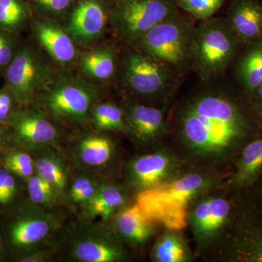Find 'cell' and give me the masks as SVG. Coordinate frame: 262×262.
Masks as SVG:
<instances>
[{
    "label": "cell",
    "mask_w": 262,
    "mask_h": 262,
    "mask_svg": "<svg viewBox=\"0 0 262 262\" xmlns=\"http://www.w3.org/2000/svg\"><path fill=\"white\" fill-rule=\"evenodd\" d=\"M178 125L184 146L204 160L236 161L244 146L258 135L247 112L220 93H205L188 101L181 108Z\"/></svg>",
    "instance_id": "1"
},
{
    "label": "cell",
    "mask_w": 262,
    "mask_h": 262,
    "mask_svg": "<svg viewBox=\"0 0 262 262\" xmlns=\"http://www.w3.org/2000/svg\"><path fill=\"white\" fill-rule=\"evenodd\" d=\"M208 184V179L201 173L185 174L138 192L136 203L152 225L177 232L187 227L189 204Z\"/></svg>",
    "instance_id": "2"
},
{
    "label": "cell",
    "mask_w": 262,
    "mask_h": 262,
    "mask_svg": "<svg viewBox=\"0 0 262 262\" xmlns=\"http://www.w3.org/2000/svg\"><path fill=\"white\" fill-rule=\"evenodd\" d=\"M61 227L56 213L34 204L28 198L0 214V232L10 259L50 245Z\"/></svg>",
    "instance_id": "3"
},
{
    "label": "cell",
    "mask_w": 262,
    "mask_h": 262,
    "mask_svg": "<svg viewBox=\"0 0 262 262\" xmlns=\"http://www.w3.org/2000/svg\"><path fill=\"white\" fill-rule=\"evenodd\" d=\"M97 93L93 86L67 72L55 76L38 96L37 106L58 125L82 127L91 122Z\"/></svg>",
    "instance_id": "4"
},
{
    "label": "cell",
    "mask_w": 262,
    "mask_h": 262,
    "mask_svg": "<svg viewBox=\"0 0 262 262\" xmlns=\"http://www.w3.org/2000/svg\"><path fill=\"white\" fill-rule=\"evenodd\" d=\"M121 242L111 227L86 219L65 234L61 248L72 261L119 262L127 259Z\"/></svg>",
    "instance_id": "5"
},
{
    "label": "cell",
    "mask_w": 262,
    "mask_h": 262,
    "mask_svg": "<svg viewBox=\"0 0 262 262\" xmlns=\"http://www.w3.org/2000/svg\"><path fill=\"white\" fill-rule=\"evenodd\" d=\"M5 87L18 106L32 104L51 85L55 78L46 57L32 45L19 46L4 73Z\"/></svg>",
    "instance_id": "6"
},
{
    "label": "cell",
    "mask_w": 262,
    "mask_h": 262,
    "mask_svg": "<svg viewBox=\"0 0 262 262\" xmlns=\"http://www.w3.org/2000/svg\"><path fill=\"white\" fill-rule=\"evenodd\" d=\"M237 191L232 229L234 256L241 261L262 262V175Z\"/></svg>",
    "instance_id": "7"
},
{
    "label": "cell",
    "mask_w": 262,
    "mask_h": 262,
    "mask_svg": "<svg viewBox=\"0 0 262 262\" xmlns=\"http://www.w3.org/2000/svg\"><path fill=\"white\" fill-rule=\"evenodd\" d=\"M178 14L139 38L146 55L164 67H179L192 58L194 32Z\"/></svg>",
    "instance_id": "8"
},
{
    "label": "cell",
    "mask_w": 262,
    "mask_h": 262,
    "mask_svg": "<svg viewBox=\"0 0 262 262\" xmlns=\"http://www.w3.org/2000/svg\"><path fill=\"white\" fill-rule=\"evenodd\" d=\"M178 14L176 0H125L114 3L110 17L122 39L136 40L155 26Z\"/></svg>",
    "instance_id": "9"
},
{
    "label": "cell",
    "mask_w": 262,
    "mask_h": 262,
    "mask_svg": "<svg viewBox=\"0 0 262 262\" xmlns=\"http://www.w3.org/2000/svg\"><path fill=\"white\" fill-rule=\"evenodd\" d=\"M7 126L10 146H18L34 153L50 147H58L61 130L47 114L37 105L18 106L13 110Z\"/></svg>",
    "instance_id": "10"
},
{
    "label": "cell",
    "mask_w": 262,
    "mask_h": 262,
    "mask_svg": "<svg viewBox=\"0 0 262 262\" xmlns=\"http://www.w3.org/2000/svg\"><path fill=\"white\" fill-rule=\"evenodd\" d=\"M235 51L232 29L222 20H208L194 32L192 58L204 77L223 72Z\"/></svg>",
    "instance_id": "11"
},
{
    "label": "cell",
    "mask_w": 262,
    "mask_h": 262,
    "mask_svg": "<svg viewBox=\"0 0 262 262\" xmlns=\"http://www.w3.org/2000/svg\"><path fill=\"white\" fill-rule=\"evenodd\" d=\"M110 12L106 0H75L66 31L74 42L89 45L102 34Z\"/></svg>",
    "instance_id": "12"
},
{
    "label": "cell",
    "mask_w": 262,
    "mask_h": 262,
    "mask_svg": "<svg viewBox=\"0 0 262 262\" xmlns=\"http://www.w3.org/2000/svg\"><path fill=\"white\" fill-rule=\"evenodd\" d=\"M116 154V144L111 137L103 134H89L74 141L67 158L76 169L101 175L113 163Z\"/></svg>",
    "instance_id": "13"
},
{
    "label": "cell",
    "mask_w": 262,
    "mask_h": 262,
    "mask_svg": "<svg viewBox=\"0 0 262 262\" xmlns=\"http://www.w3.org/2000/svg\"><path fill=\"white\" fill-rule=\"evenodd\" d=\"M175 170V160L158 151L131 160L127 165L126 179L129 185L139 192L171 180Z\"/></svg>",
    "instance_id": "14"
},
{
    "label": "cell",
    "mask_w": 262,
    "mask_h": 262,
    "mask_svg": "<svg viewBox=\"0 0 262 262\" xmlns=\"http://www.w3.org/2000/svg\"><path fill=\"white\" fill-rule=\"evenodd\" d=\"M165 67L149 56L134 53L127 58L125 79L136 94L151 96L163 92L168 84Z\"/></svg>",
    "instance_id": "15"
},
{
    "label": "cell",
    "mask_w": 262,
    "mask_h": 262,
    "mask_svg": "<svg viewBox=\"0 0 262 262\" xmlns=\"http://www.w3.org/2000/svg\"><path fill=\"white\" fill-rule=\"evenodd\" d=\"M234 206L220 196L202 200L193 207L188 215V222L199 241H207L225 227L234 218Z\"/></svg>",
    "instance_id": "16"
},
{
    "label": "cell",
    "mask_w": 262,
    "mask_h": 262,
    "mask_svg": "<svg viewBox=\"0 0 262 262\" xmlns=\"http://www.w3.org/2000/svg\"><path fill=\"white\" fill-rule=\"evenodd\" d=\"M122 110L127 131L138 144H151L163 135L165 121L163 110L138 103L127 104Z\"/></svg>",
    "instance_id": "17"
},
{
    "label": "cell",
    "mask_w": 262,
    "mask_h": 262,
    "mask_svg": "<svg viewBox=\"0 0 262 262\" xmlns=\"http://www.w3.org/2000/svg\"><path fill=\"white\" fill-rule=\"evenodd\" d=\"M34 37L41 47L57 63L67 64L73 61L77 51L73 39L53 19H37L32 21Z\"/></svg>",
    "instance_id": "18"
},
{
    "label": "cell",
    "mask_w": 262,
    "mask_h": 262,
    "mask_svg": "<svg viewBox=\"0 0 262 262\" xmlns=\"http://www.w3.org/2000/svg\"><path fill=\"white\" fill-rule=\"evenodd\" d=\"M35 163L36 173L56 188L65 201L72 170L70 161L58 147H50L32 153Z\"/></svg>",
    "instance_id": "19"
},
{
    "label": "cell",
    "mask_w": 262,
    "mask_h": 262,
    "mask_svg": "<svg viewBox=\"0 0 262 262\" xmlns=\"http://www.w3.org/2000/svg\"><path fill=\"white\" fill-rule=\"evenodd\" d=\"M110 220H111L110 227L117 235L132 246L145 244L154 230V225L146 220L136 203L133 206L120 210Z\"/></svg>",
    "instance_id": "20"
},
{
    "label": "cell",
    "mask_w": 262,
    "mask_h": 262,
    "mask_svg": "<svg viewBox=\"0 0 262 262\" xmlns=\"http://www.w3.org/2000/svg\"><path fill=\"white\" fill-rule=\"evenodd\" d=\"M229 22L237 37L244 41L253 40L262 31V6L256 0H232Z\"/></svg>",
    "instance_id": "21"
},
{
    "label": "cell",
    "mask_w": 262,
    "mask_h": 262,
    "mask_svg": "<svg viewBox=\"0 0 262 262\" xmlns=\"http://www.w3.org/2000/svg\"><path fill=\"white\" fill-rule=\"evenodd\" d=\"M262 175V134L248 142L236 160L232 184L237 190L251 185Z\"/></svg>",
    "instance_id": "22"
},
{
    "label": "cell",
    "mask_w": 262,
    "mask_h": 262,
    "mask_svg": "<svg viewBox=\"0 0 262 262\" xmlns=\"http://www.w3.org/2000/svg\"><path fill=\"white\" fill-rule=\"evenodd\" d=\"M126 201V194L121 187L104 179L82 213L88 220L101 218L103 222H108L121 210Z\"/></svg>",
    "instance_id": "23"
},
{
    "label": "cell",
    "mask_w": 262,
    "mask_h": 262,
    "mask_svg": "<svg viewBox=\"0 0 262 262\" xmlns=\"http://www.w3.org/2000/svg\"><path fill=\"white\" fill-rule=\"evenodd\" d=\"M104 179L94 172L77 169V173L71 175L65 201L76 209L80 208L83 211Z\"/></svg>",
    "instance_id": "24"
},
{
    "label": "cell",
    "mask_w": 262,
    "mask_h": 262,
    "mask_svg": "<svg viewBox=\"0 0 262 262\" xmlns=\"http://www.w3.org/2000/svg\"><path fill=\"white\" fill-rule=\"evenodd\" d=\"M80 67L82 73L89 78L107 80L115 73V53L107 48H97L85 52L81 56Z\"/></svg>",
    "instance_id": "25"
},
{
    "label": "cell",
    "mask_w": 262,
    "mask_h": 262,
    "mask_svg": "<svg viewBox=\"0 0 262 262\" xmlns=\"http://www.w3.org/2000/svg\"><path fill=\"white\" fill-rule=\"evenodd\" d=\"M27 198L26 182L0 164V214Z\"/></svg>",
    "instance_id": "26"
},
{
    "label": "cell",
    "mask_w": 262,
    "mask_h": 262,
    "mask_svg": "<svg viewBox=\"0 0 262 262\" xmlns=\"http://www.w3.org/2000/svg\"><path fill=\"white\" fill-rule=\"evenodd\" d=\"M91 122L98 132L127 131L122 108L112 103H96L91 111Z\"/></svg>",
    "instance_id": "27"
},
{
    "label": "cell",
    "mask_w": 262,
    "mask_h": 262,
    "mask_svg": "<svg viewBox=\"0 0 262 262\" xmlns=\"http://www.w3.org/2000/svg\"><path fill=\"white\" fill-rule=\"evenodd\" d=\"M0 164L25 182L36 173L34 155L18 146L7 147L0 155Z\"/></svg>",
    "instance_id": "28"
},
{
    "label": "cell",
    "mask_w": 262,
    "mask_h": 262,
    "mask_svg": "<svg viewBox=\"0 0 262 262\" xmlns=\"http://www.w3.org/2000/svg\"><path fill=\"white\" fill-rule=\"evenodd\" d=\"M32 13L27 0H0V27L16 34Z\"/></svg>",
    "instance_id": "29"
},
{
    "label": "cell",
    "mask_w": 262,
    "mask_h": 262,
    "mask_svg": "<svg viewBox=\"0 0 262 262\" xmlns=\"http://www.w3.org/2000/svg\"><path fill=\"white\" fill-rule=\"evenodd\" d=\"M241 82L253 93L262 84V42L257 43L242 58L238 67Z\"/></svg>",
    "instance_id": "30"
},
{
    "label": "cell",
    "mask_w": 262,
    "mask_h": 262,
    "mask_svg": "<svg viewBox=\"0 0 262 262\" xmlns=\"http://www.w3.org/2000/svg\"><path fill=\"white\" fill-rule=\"evenodd\" d=\"M151 257L158 262H184L188 258L187 247L181 237L170 231L155 243Z\"/></svg>",
    "instance_id": "31"
},
{
    "label": "cell",
    "mask_w": 262,
    "mask_h": 262,
    "mask_svg": "<svg viewBox=\"0 0 262 262\" xmlns=\"http://www.w3.org/2000/svg\"><path fill=\"white\" fill-rule=\"evenodd\" d=\"M27 198L34 204L46 209H51L63 202L56 188L37 173L26 181Z\"/></svg>",
    "instance_id": "32"
},
{
    "label": "cell",
    "mask_w": 262,
    "mask_h": 262,
    "mask_svg": "<svg viewBox=\"0 0 262 262\" xmlns=\"http://www.w3.org/2000/svg\"><path fill=\"white\" fill-rule=\"evenodd\" d=\"M32 13L42 18H56L68 15L75 0H27Z\"/></svg>",
    "instance_id": "33"
},
{
    "label": "cell",
    "mask_w": 262,
    "mask_h": 262,
    "mask_svg": "<svg viewBox=\"0 0 262 262\" xmlns=\"http://www.w3.org/2000/svg\"><path fill=\"white\" fill-rule=\"evenodd\" d=\"M178 6L199 19L210 18L222 8L225 0H176Z\"/></svg>",
    "instance_id": "34"
},
{
    "label": "cell",
    "mask_w": 262,
    "mask_h": 262,
    "mask_svg": "<svg viewBox=\"0 0 262 262\" xmlns=\"http://www.w3.org/2000/svg\"><path fill=\"white\" fill-rule=\"evenodd\" d=\"M18 48L16 34L0 27V74L4 73Z\"/></svg>",
    "instance_id": "35"
},
{
    "label": "cell",
    "mask_w": 262,
    "mask_h": 262,
    "mask_svg": "<svg viewBox=\"0 0 262 262\" xmlns=\"http://www.w3.org/2000/svg\"><path fill=\"white\" fill-rule=\"evenodd\" d=\"M53 248L51 245L42 246L31 250L27 252L22 253L13 258V261L16 262H48L53 259V255L54 253Z\"/></svg>",
    "instance_id": "36"
},
{
    "label": "cell",
    "mask_w": 262,
    "mask_h": 262,
    "mask_svg": "<svg viewBox=\"0 0 262 262\" xmlns=\"http://www.w3.org/2000/svg\"><path fill=\"white\" fill-rule=\"evenodd\" d=\"M18 106L13 95L4 86L0 90V123L7 125L10 115Z\"/></svg>",
    "instance_id": "37"
},
{
    "label": "cell",
    "mask_w": 262,
    "mask_h": 262,
    "mask_svg": "<svg viewBox=\"0 0 262 262\" xmlns=\"http://www.w3.org/2000/svg\"><path fill=\"white\" fill-rule=\"evenodd\" d=\"M253 94V111L258 120L262 122V84Z\"/></svg>",
    "instance_id": "38"
},
{
    "label": "cell",
    "mask_w": 262,
    "mask_h": 262,
    "mask_svg": "<svg viewBox=\"0 0 262 262\" xmlns=\"http://www.w3.org/2000/svg\"><path fill=\"white\" fill-rule=\"evenodd\" d=\"M9 146H10L9 129L6 125L0 123V155Z\"/></svg>",
    "instance_id": "39"
},
{
    "label": "cell",
    "mask_w": 262,
    "mask_h": 262,
    "mask_svg": "<svg viewBox=\"0 0 262 262\" xmlns=\"http://www.w3.org/2000/svg\"><path fill=\"white\" fill-rule=\"evenodd\" d=\"M8 258V252H7L3 237H2L1 232H0V262L5 261V259Z\"/></svg>",
    "instance_id": "40"
},
{
    "label": "cell",
    "mask_w": 262,
    "mask_h": 262,
    "mask_svg": "<svg viewBox=\"0 0 262 262\" xmlns=\"http://www.w3.org/2000/svg\"><path fill=\"white\" fill-rule=\"evenodd\" d=\"M125 1V0H113L114 3H120V2Z\"/></svg>",
    "instance_id": "41"
}]
</instances>
